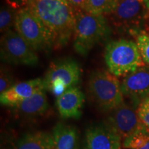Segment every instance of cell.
<instances>
[{
	"mask_svg": "<svg viewBox=\"0 0 149 149\" xmlns=\"http://www.w3.org/2000/svg\"><path fill=\"white\" fill-rule=\"evenodd\" d=\"M18 1H19V2L21 3V4L22 5V3H23V0H8V2L12 3V4H13L15 6H16L17 2Z\"/></svg>",
	"mask_w": 149,
	"mask_h": 149,
	"instance_id": "cell-24",
	"label": "cell"
},
{
	"mask_svg": "<svg viewBox=\"0 0 149 149\" xmlns=\"http://www.w3.org/2000/svg\"><path fill=\"white\" fill-rule=\"evenodd\" d=\"M52 149H79V133L74 126L58 123L51 133Z\"/></svg>",
	"mask_w": 149,
	"mask_h": 149,
	"instance_id": "cell-15",
	"label": "cell"
},
{
	"mask_svg": "<svg viewBox=\"0 0 149 149\" xmlns=\"http://www.w3.org/2000/svg\"><path fill=\"white\" fill-rule=\"evenodd\" d=\"M122 139L107 123L88 128L85 133V149H121Z\"/></svg>",
	"mask_w": 149,
	"mask_h": 149,
	"instance_id": "cell-11",
	"label": "cell"
},
{
	"mask_svg": "<svg viewBox=\"0 0 149 149\" xmlns=\"http://www.w3.org/2000/svg\"><path fill=\"white\" fill-rule=\"evenodd\" d=\"M88 92L97 107L110 112L124 102L121 83L110 71L97 70L91 74Z\"/></svg>",
	"mask_w": 149,
	"mask_h": 149,
	"instance_id": "cell-4",
	"label": "cell"
},
{
	"mask_svg": "<svg viewBox=\"0 0 149 149\" xmlns=\"http://www.w3.org/2000/svg\"><path fill=\"white\" fill-rule=\"evenodd\" d=\"M81 75V67L77 61L63 59L51 63L43 80L46 90L57 98L68 89L77 86Z\"/></svg>",
	"mask_w": 149,
	"mask_h": 149,
	"instance_id": "cell-6",
	"label": "cell"
},
{
	"mask_svg": "<svg viewBox=\"0 0 149 149\" xmlns=\"http://www.w3.org/2000/svg\"><path fill=\"white\" fill-rule=\"evenodd\" d=\"M15 84V81L13 76L10 74L8 70L4 68H1V75H0V93H4L8 89Z\"/></svg>",
	"mask_w": 149,
	"mask_h": 149,
	"instance_id": "cell-21",
	"label": "cell"
},
{
	"mask_svg": "<svg viewBox=\"0 0 149 149\" xmlns=\"http://www.w3.org/2000/svg\"><path fill=\"white\" fill-rule=\"evenodd\" d=\"M147 10L144 0H117L109 16L116 29L136 33L146 18Z\"/></svg>",
	"mask_w": 149,
	"mask_h": 149,
	"instance_id": "cell-7",
	"label": "cell"
},
{
	"mask_svg": "<svg viewBox=\"0 0 149 149\" xmlns=\"http://www.w3.org/2000/svg\"><path fill=\"white\" fill-rule=\"evenodd\" d=\"M111 33V27L105 16L84 10L75 12L73 47L80 55H86L96 44L108 39Z\"/></svg>",
	"mask_w": 149,
	"mask_h": 149,
	"instance_id": "cell-2",
	"label": "cell"
},
{
	"mask_svg": "<svg viewBox=\"0 0 149 149\" xmlns=\"http://www.w3.org/2000/svg\"><path fill=\"white\" fill-rule=\"evenodd\" d=\"M137 149H149V135L144 142Z\"/></svg>",
	"mask_w": 149,
	"mask_h": 149,
	"instance_id": "cell-23",
	"label": "cell"
},
{
	"mask_svg": "<svg viewBox=\"0 0 149 149\" xmlns=\"http://www.w3.org/2000/svg\"><path fill=\"white\" fill-rule=\"evenodd\" d=\"M123 141L144 128L139 120L137 107L123 102L110 111L107 122Z\"/></svg>",
	"mask_w": 149,
	"mask_h": 149,
	"instance_id": "cell-9",
	"label": "cell"
},
{
	"mask_svg": "<svg viewBox=\"0 0 149 149\" xmlns=\"http://www.w3.org/2000/svg\"><path fill=\"white\" fill-rule=\"evenodd\" d=\"M48 104L46 90L43 89L13 107L17 114L25 118L42 116L47 112Z\"/></svg>",
	"mask_w": 149,
	"mask_h": 149,
	"instance_id": "cell-14",
	"label": "cell"
},
{
	"mask_svg": "<svg viewBox=\"0 0 149 149\" xmlns=\"http://www.w3.org/2000/svg\"><path fill=\"white\" fill-rule=\"evenodd\" d=\"M62 1H67V0H62Z\"/></svg>",
	"mask_w": 149,
	"mask_h": 149,
	"instance_id": "cell-26",
	"label": "cell"
},
{
	"mask_svg": "<svg viewBox=\"0 0 149 149\" xmlns=\"http://www.w3.org/2000/svg\"><path fill=\"white\" fill-rule=\"evenodd\" d=\"M136 43L143 61L145 64L149 66V34L142 33L139 35L137 37Z\"/></svg>",
	"mask_w": 149,
	"mask_h": 149,
	"instance_id": "cell-19",
	"label": "cell"
},
{
	"mask_svg": "<svg viewBox=\"0 0 149 149\" xmlns=\"http://www.w3.org/2000/svg\"><path fill=\"white\" fill-rule=\"evenodd\" d=\"M43 89H45L44 80L40 78L15 84L0 95V102L3 106L13 108Z\"/></svg>",
	"mask_w": 149,
	"mask_h": 149,
	"instance_id": "cell-12",
	"label": "cell"
},
{
	"mask_svg": "<svg viewBox=\"0 0 149 149\" xmlns=\"http://www.w3.org/2000/svg\"><path fill=\"white\" fill-rule=\"evenodd\" d=\"M104 59L109 71L116 77H125L145 64L137 43L125 39L108 43Z\"/></svg>",
	"mask_w": 149,
	"mask_h": 149,
	"instance_id": "cell-3",
	"label": "cell"
},
{
	"mask_svg": "<svg viewBox=\"0 0 149 149\" xmlns=\"http://www.w3.org/2000/svg\"><path fill=\"white\" fill-rule=\"evenodd\" d=\"M144 1L145 6H146L147 9L149 10V0H144Z\"/></svg>",
	"mask_w": 149,
	"mask_h": 149,
	"instance_id": "cell-25",
	"label": "cell"
},
{
	"mask_svg": "<svg viewBox=\"0 0 149 149\" xmlns=\"http://www.w3.org/2000/svg\"><path fill=\"white\" fill-rule=\"evenodd\" d=\"M15 149H52L51 134L42 131L26 134L18 141Z\"/></svg>",
	"mask_w": 149,
	"mask_h": 149,
	"instance_id": "cell-16",
	"label": "cell"
},
{
	"mask_svg": "<svg viewBox=\"0 0 149 149\" xmlns=\"http://www.w3.org/2000/svg\"><path fill=\"white\" fill-rule=\"evenodd\" d=\"M67 1L74 9V10L77 12V11L84 10L88 0H67Z\"/></svg>",
	"mask_w": 149,
	"mask_h": 149,
	"instance_id": "cell-22",
	"label": "cell"
},
{
	"mask_svg": "<svg viewBox=\"0 0 149 149\" xmlns=\"http://www.w3.org/2000/svg\"><path fill=\"white\" fill-rule=\"evenodd\" d=\"M124 96L138 105L141 100L149 97V66L143 65L124 77L121 83Z\"/></svg>",
	"mask_w": 149,
	"mask_h": 149,
	"instance_id": "cell-10",
	"label": "cell"
},
{
	"mask_svg": "<svg viewBox=\"0 0 149 149\" xmlns=\"http://www.w3.org/2000/svg\"><path fill=\"white\" fill-rule=\"evenodd\" d=\"M1 59L10 64L35 66L39 61L36 51L15 31H8L1 37Z\"/></svg>",
	"mask_w": 149,
	"mask_h": 149,
	"instance_id": "cell-8",
	"label": "cell"
},
{
	"mask_svg": "<svg viewBox=\"0 0 149 149\" xmlns=\"http://www.w3.org/2000/svg\"><path fill=\"white\" fill-rule=\"evenodd\" d=\"M117 0H88L84 11L96 15H109Z\"/></svg>",
	"mask_w": 149,
	"mask_h": 149,
	"instance_id": "cell-18",
	"label": "cell"
},
{
	"mask_svg": "<svg viewBox=\"0 0 149 149\" xmlns=\"http://www.w3.org/2000/svg\"><path fill=\"white\" fill-rule=\"evenodd\" d=\"M137 113L142 125L149 130V97L141 100L137 107Z\"/></svg>",
	"mask_w": 149,
	"mask_h": 149,
	"instance_id": "cell-20",
	"label": "cell"
},
{
	"mask_svg": "<svg viewBox=\"0 0 149 149\" xmlns=\"http://www.w3.org/2000/svg\"><path fill=\"white\" fill-rule=\"evenodd\" d=\"M85 96L78 87L68 89L57 98L56 107L63 119H79L82 114Z\"/></svg>",
	"mask_w": 149,
	"mask_h": 149,
	"instance_id": "cell-13",
	"label": "cell"
},
{
	"mask_svg": "<svg viewBox=\"0 0 149 149\" xmlns=\"http://www.w3.org/2000/svg\"><path fill=\"white\" fill-rule=\"evenodd\" d=\"M14 29L36 52L54 48L53 35L26 6L19 8Z\"/></svg>",
	"mask_w": 149,
	"mask_h": 149,
	"instance_id": "cell-5",
	"label": "cell"
},
{
	"mask_svg": "<svg viewBox=\"0 0 149 149\" xmlns=\"http://www.w3.org/2000/svg\"><path fill=\"white\" fill-rule=\"evenodd\" d=\"M26 6L53 35L54 48L64 46L73 35L75 11L62 0H23Z\"/></svg>",
	"mask_w": 149,
	"mask_h": 149,
	"instance_id": "cell-1",
	"label": "cell"
},
{
	"mask_svg": "<svg viewBox=\"0 0 149 149\" xmlns=\"http://www.w3.org/2000/svg\"><path fill=\"white\" fill-rule=\"evenodd\" d=\"M19 9L16 6L8 2V4L2 6L0 10V31L4 34L11 31L15 27L17 13Z\"/></svg>",
	"mask_w": 149,
	"mask_h": 149,
	"instance_id": "cell-17",
	"label": "cell"
}]
</instances>
